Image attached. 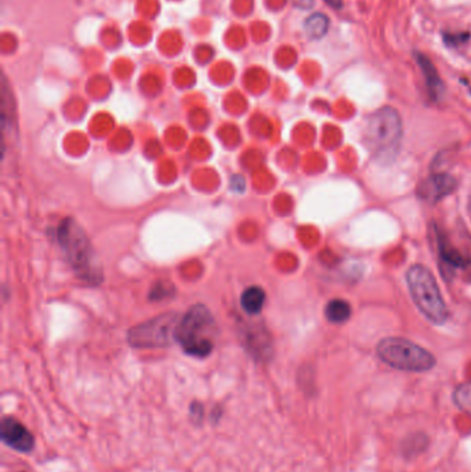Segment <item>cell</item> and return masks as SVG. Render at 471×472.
<instances>
[{
	"mask_svg": "<svg viewBox=\"0 0 471 472\" xmlns=\"http://www.w3.org/2000/svg\"><path fill=\"white\" fill-rule=\"evenodd\" d=\"M403 127L398 110L383 107L372 112L363 127V141L373 158L391 162L398 153Z\"/></svg>",
	"mask_w": 471,
	"mask_h": 472,
	"instance_id": "obj_1",
	"label": "cell"
},
{
	"mask_svg": "<svg viewBox=\"0 0 471 472\" xmlns=\"http://www.w3.org/2000/svg\"><path fill=\"white\" fill-rule=\"evenodd\" d=\"M409 294L420 314L433 325L441 326L449 312L433 272L422 264L412 265L405 275Z\"/></svg>",
	"mask_w": 471,
	"mask_h": 472,
	"instance_id": "obj_2",
	"label": "cell"
},
{
	"mask_svg": "<svg viewBox=\"0 0 471 472\" xmlns=\"http://www.w3.org/2000/svg\"><path fill=\"white\" fill-rule=\"evenodd\" d=\"M216 322L205 305H194L179 321L175 338L182 350L198 358L208 357L213 350Z\"/></svg>",
	"mask_w": 471,
	"mask_h": 472,
	"instance_id": "obj_3",
	"label": "cell"
},
{
	"mask_svg": "<svg viewBox=\"0 0 471 472\" xmlns=\"http://www.w3.org/2000/svg\"><path fill=\"white\" fill-rule=\"evenodd\" d=\"M382 362L402 371L425 373L437 364L434 355L403 337H386L376 347Z\"/></svg>",
	"mask_w": 471,
	"mask_h": 472,
	"instance_id": "obj_4",
	"label": "cell"
},
{
	"mask_svg": "<svg viewBox=\"0 0 471 472\" xmlns=\"http://www.w3.org/2000/svg\"><path fill=\"white\" fill-rule=\"evenodd\" d=\"M58 242L63 246L73 268L89 281L99 279V269L94 267L93 250L83 229L73 219H65L58 228Z\"/></svg>",
	"mask_w": 471,
	"mask_h": 472,
	"instance_id": "obj_5",
	"label": "cell"
},
{
	"mask_svg": "<svg viewBox=\"0 0 471 472\" xmlns=\"http://www.w3.org/2000/svg\"><path fill=\"white\" fill-rule=\"evenodd\" d=\"M179 324V319L175 315H162L153 318L140 326L134 327L129 333V341L137 348L148 347H162L169 343V338L173 336Z\"/></svg>",
	"mask_w": 471,
	"mask_h": 472,
	"instance_id": "obj_6",
	"label": "cell"
},
{
	"mask_svg": "<svg viewBox=\"0 0 471 472\" xmlns=\"http://www.w3.org/2000/svg\"><path fill=\"white\" fill-rule=\"evenodd\" d=\"M0 436L7 446L21 453H30L35 446L32 434L13 417H4L1 420Z\"/></svg>",
	"mask_w": 471,
	"mask_h": 472,
	"instance_id": "obj_7",
	"label": "cell"
},
{
	"mask_svg": "<svg viewBox=\"0 0 471 472\" xmlns=\"http://www.w3.org/2000/svg\"><path fill=\"white\" fill-rule=\"evenodd\" d=\"M458 186V181L451 174L438 173L423 180L417 186V196L426 202L437 203L451 195Z\"/></svg>",
	"mask_w": 471,
	"mask_h": 472,
	"instance_id": "obj_8",
	"label": "cell"
},
{
	"mask_svg": "<svg viewBox=\"0 0 471 472\" xmlns=\"http://www.w3.org/2000/svg\"><path fill=\"white\" fill-rule=\"evenodd\" d=\"M415 58H416V63H417L420 71L425 76V82H426L429 96L434 101L441 100L445 94V84H444V80L441 79L439 73L437 71L433 61L426 54H423L420 51L415 53Z\"/></svg>",
	"mask_w": 471,
	"mask_h": 472,
	"instance_id": "obj_9",
	"label": "cell"
},
{
	"mask_svg": "<svg viewBox=\"0 0 471 472\" xmlns=\"http://www.w3.org/2000/svg\"><path fill=\"white\" fill-rule=\"evenodd\" d=\"M351 317V305L343 298H333L325 307V318L330 324L341 325Z\"/></svg>",
	"mask_w": 471,
	"mask_h": 472,
	"instance_id": "obj_10",
	"label": "cell"
},
{
	"mask_svg": "<svg viewBox=\"0 0 471 472\" xmlns=\"http://www.w3.org/2000/svg\"><path fill=\"white\" fill-rule=\"evenodd\" d=\"M329 25H330V21H329V17L327 14L314 13L306 20L304 31L310 39L320 40V39L327 37Z\"/></svg>",
	"mask_w": 471,
	"mask_h": 472,
	"instance_id": "obj_11",
	"label": "cell"
},
{
	"mask_svg": "<svg viewBox=\"0 0 471 472\" xmlns=\"http://www.w3.org/2000/svg\"><path fill=\"white\" fill-rule=\"evenodd\" d=\"M264 301L265 293L258 286L248 288L241 295V305L249 315L258 314L264 307Z\"/></svg>",
	"mask_w": 471,
	"mask_h": 472,
	"instance_id": "obj_12",
	"label": "cell"
},
{
	"mask_svg": "<svg viewBox=\"0 0 471 472\" xmlns=\"http://www.w3.org/2000/svg\"><path fill=\"white\" fill-rule=\"evenodd\" d=\"M437 243H438L439 257L448 267L460 268V267L466 265V258L462 257V255L456 249H453V246L449 245L448 239H445L444 235H438Z\"/></svg>",
	"mask_w": 471,
	"mask_h": 472,
	"instance_id": "obj_13",
	"label": "cell"
},
{
	"mask_svg": "<svg viewBox=\"0 0 471 472\" xmlns=\"http://www.w3.org/2000/svg\"><path fill=\"white\" fill-rule=\"evenodd\" d=\"M453 398L460 409L471 410V384H462L458 387Z\"/></svg>",
	"mask_w": 471,
	"mask_h": 472,
	"instance_id": "obj_14",
	"label": "cell"
},
{
	"mask_svg": "<svg viewBox=\"0 0 471 472\" xmlns=\"http://www.w3.org/2000/svg\"><path fill=\"white\" fill-rule=\"evenodd\" d=\"M444 43L448 47H459L460 44H465L469 42L470 39V34L467 32H459V34H452V32H445L444 35Z\"/></svg>",
	"mask_w": 471,
	"mask_h": 472,
	"instance_id": "obj_15",
	"label": "cell"
},
{
	"mask_svg": "<svg viewBox=\"0 0 471 472\" xmlns=\"http://www.w3.org/2000/svg\"><path fill=\"white\" fill-rule=\"evenodd\" d=\"M296 7L300 8H311L314 6V0H291Z\"/></svg>",
	"mask_w": 471,
	"mask_h": 472,
	"instance_id": "obj_16",
	"label": "cell"
},
{
	"mask_svg": "<svg viewBox=\"0 0 471 472\" xmlns=\"http://www.w3.org/2000/svg\"><path fill=\"white\" fill-rule=\"evenodd\" d=\"M325 1L334 10H340L343 7V1L341 0H325Z\"/></svg>",
	"mask_w": 471,
	"mask_h": 472,
	"instance_id": "obj_17",
	"label": "cell"
}]
</instances>
